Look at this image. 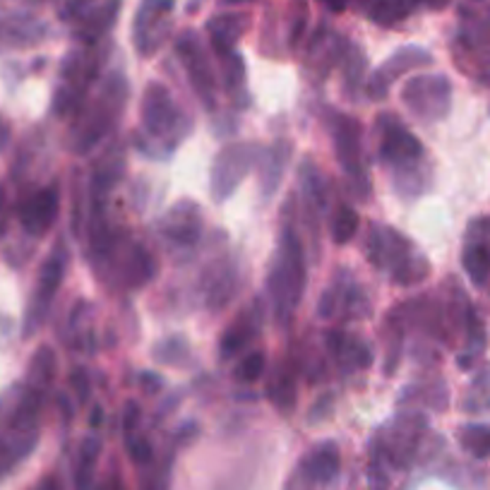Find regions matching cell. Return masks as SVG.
<instances>
[{"mask_svg": "<svg viewBox=\"0 0 490 490\" xmlns=\"http://www.w3.org/2000/svg\"><path fill=\"white\" fill-rule=\"evenodd\" d=\"M58 214V193L53 188L49 190H41L32 197V200L27 202L25 207H22V224L29 233H41L49 231V226L53 224V219Z\"/></svg>", "mask_w": 490, "mask_h": 490, "instance_id": "1", "label": "cell"}, {"mask_svg": "<svg viewBox=\"0 0 490 490\" xmlns=\"http://www.w3.org/2000/svg\"><path fill=\"white\" fill-rule=\"evenodd\" d=\"M65 272V255L63 253H56V255H51L46 260V265L41 269L39 274V289H36V296H34V317L29 322L36 325V322L44 317L46 313V308H49L51 298L56 296L58 286H60V279H63Z\"/></svg>", "mask_w": 490, "mask_h": 490, "instance_id": "2", "label": "cell"}, {"mask_svg": "<svg viewBox=\"0 0 490 490\" xmlns=\"http://www.w3.org/2000/svg\"><path fill=\"white\" fill-rule=\"evenodd\" d=\"M171 10V0H145L135 20V39L137 46L145 51L147 41L152 39L154 29L159 25L164 15Z\"/></svg>", "mask_w": 490, "mask_h": 490, "instance_id": "3", "label": "cell"}, {"mask_svg": "<svg viewBox=\"0 0 490 490\" xmlns=\"http://www.w3.org/2000/svg\"><path fill=\"white\" fill-rule=\"evenodd\" d=\"M145 123L152 133H166V128H171V99L164 94L159 84L147 89Z\"/></svg>", "mask_w": 490, "mask_h": 490, "instance_id": "4", "label": "cell"}, {"mask_svg": "<svg viewBox=\"0 0 490 490\" xmlns=\"http://www.w3.org/2000/svg\"><path fill=\"white\" fill-rule=\"evenodd\" d=\"M382 154L390 161H414L421 157V145L416 137L404 128H390L385 133Z\"/></svg>", "mask_w": 490, "mask_h": 490, "instance_id": "5", "label": "cell"}, {"mask_svg": "<svg viewBox=\"0 0 490 490\" xmlns=\"http://www.w3.org/2000/svg\"><path fill=\"white\" fill-rule=\"evenodd\" d=\"M303 471L310 481L327 483L332 481L339 471V452L334 445H325L320 450H315L303 464Z\"/></svg>", "mask_w": 490, "mask_h": 490, "instance_id": "6", "label": "cell"}, {"mask_svg": "<svg viewBox=\"0 0 490 490\" xmlns=\"http://www.w3.org/2000/svg\"><path fill=\"white\" fill-rule=\"evenodd\" d=\"M363 12L378 25H394L411 12V0H358Z\"/></svg>", "mask_w": 490, "mask_h": 490, "instance_id": "7", "label": "cell"}, {"mask_svg": "<svg viewBox=\"0 0 490 490\" xmlns=\"http://www.w3.org/2000/svg\"><path fill=\"white\" fill-rule=\"evenodd\" d=\"M118 10H121V0H106V3H101L97 10H92V12L84 17V25H82L80 29L82 39L92 41L97 39V36H101V34L116 22Z\"/></svg>", "mask_w": 490, "mask_h": 490, "instance_id": "8", "label": "cell"}, {"mask_svg": "<svg viewBox=\"0 0 490 490\" xmlns=\"http://www.w3.org/2000/svg\"><path fill=\"white\" fill-rule=\"evenodd\" d=\"M245 22H248V20L243 15H221L217 17V20H212V22H209V34H212L214 49H229L233 41L241 36V32L245 29Z\"/></svg>", "mask_w": 490, "mask_h": 490, "instance_id": "9", "label": "cell"}, {"mask_svg": "<svg viewBox=\"0 0 490 490\" xmlns=\"http://www.w3.org/2000/svg\"><path fill=\"white\" fill-rule=\"evenodd\" d=\"M464 267L476 284H486L490 277V250L486 245H469L464 253Z\"/></svg>", "mask_w": 490, "mask_h": 490, "instance_id": "10", "label": "cell"}, {"mask_svg": "<svg viewBox=\"0 0 490 490\" xmlns=\"http://www.w3.org/2000/svg\"><path fill=\"white\" fill-rule=\"evenodd\" d=\"M459 440L474 457H490V426H466L459 433Z\"/></svg>", "mask_w": 490, "mask_h": 490, "instance_id": "11", "label": "cell"}, {"mask_svg": "<svg viewBox=\"0 0 490 490\" xmlns=\"http://www.w3.org/2000/svg\"><path fill=\"white\" fill-rule=\"evenodd\" d=\"M97 454H99V440H84L80 452V464H77V474H75L77 490H89L92 474H94V464H97Z\"/></svg>", "mask_w": 490, "mask_h": 490, "instance_id": "12", "label": "cell"}, {"mask_svg": "<svg viewBox=\"0 0 490 490\" xmlns=\"http://www.w3.org/2000/svg\"><path fill=\"white\" fill-rule=\"evenodd\" d=\"M356 226H358V217H356L354 209L341 207L334 214V221H332V233H334V241L346 243L354 238Z\"/></svg>", "mask_w": 490, "mask_h": 490, "instance_id": "13", "label": "cell"}, {"mask_svg": "<svg viewBox=\"0 0 490 490\" xmlns=\"http://www.w3.org/2000/svg\"><path fill=\"white\" fill-rule=\"evenodd\" d=\"M262 370H265V356L255 351V354H250L245 361L236 368V378L245 380V382H255V380L262 375Z\"/></svg>", "mask_w": 490, "mask_h": 490, "instance_id": "14", "label": "cell"}, {"mask_svg": "<svg viewBox=\"0 0 490 490\" xmlns=\"http://www.w3.org/2000/svg\"><path fill=\"white\" fill-rule=\"evenodd\" d=\"M130 454H133V459H135L137 464H147V462L152 459V447H149L145 440H135L130 442Z\"/></svg>", "mask_w": 490, "mask_h": 490, "instance_id": "15", "label": "cell"}, {"mask_svg": "<svg viewBox=\"0 0 490 490\" xmlns=\"http://www.w3.org/2000/svg\"><path fill=\"white\" fill-rule=\"evenodd\" d=\"M137 414H140V409H137V404H130L128 409H125V428H135V423H137Z\"/></svg>", "mask_w": 490, "mask_h": 490, "instance_id": "16", "label": "cell"}, {"mask_svg": "<svg viewBox=\"0 0 490 490\" xmlns=\"http://www.w3.org/2000/svg\"><path fill=\"white\" fill-rule=\"evenodd\" d=\"M322 3H325L330 10H334V12H339V10L346 8V3H349V0H322Z\"/></svg>", "mask_w": 490, "mask_h": 490, "instance_id": "17", "label": "cell"}, {"mask_svg": "<svg viewBox=\"0 0 490 490\" xmlns=\"http://www.w3.org/2000/svg\"><path fill=\"white\" fill-rule=\"evenodd\" d=\"M5 142H8V125L0 121V147L5 145Z\"/></svg>", "mask_w": 490, "mask_h": 490, "instance_id": "18", "label": "cell"}, {"mask_svg": "<svg viewBox=\"0 0 490 490\" xmlns=\"http://www.w3.org/2000/svg\"><path fill=\"white\" fill-rule=\"evenodd\" d=\"M423 3H428L430 8H442V5H447L450 0H423Z\"/></svg>", "mask_w": 490, "mask_h": 490, "instance_id": "19", "label": "cell"}, {"mask_svg": "<svg viewBox=\"0 0 490 490\" xmlns=\"http://www.w3.org/2000/svg\"><path fill=\"white\" fill-rule=\"evenodd\" d=\"M92 423H94V426H99V423H101V409H99V406H97V411H94V418H92Z\"/></svg>", "mask_w": 490, "mask_h": 490, "instance_id": "20", "label": "cell"}, {"mask_svg": "<svg viewBox=\"0 0 490 490\" xmlns=\"http://www.w3.org/2000/svg\"><path fill=\"white\" fill-rule=\"evenodd\" d=\"M3 205H5V193H3V188H0V214H3Z\"/></svg>", "mask_w": 490, "mask_h": 490, "instance_id": "21", "label": "cell"}, {"mask_svg": "<svg viewBox=\"0 0 490 490\" xmlns=\"http://www.w3.org/2000/svg\"><path fill=\"white\" fill-rule=\"evenodd\" d=\"M226 3H238V0H226Z\"/></svg>", "mask_w": 490, "mask_h": 490, "instance_id": "22", "label": "cell"}, {"mask_svg": "<svg viewBox=\"0 0 490 490\" xmlns=\"http://www.w3.org/2000/svg\"><path fill=\"white\" fill-rule=\"evenodd\" d=\"M195 3H197V0H195Z\"/></svg>", "mask_w": 490, "mask_h": 490, "instance_id": "23", "label": "cell"}]
</instances>
